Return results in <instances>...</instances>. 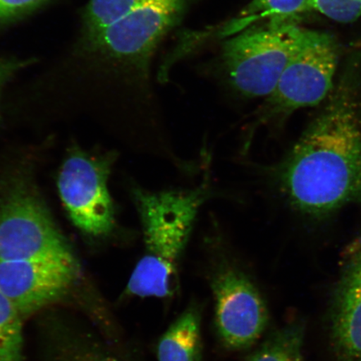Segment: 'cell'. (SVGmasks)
I'll return each mask as SVG.
<instances>
[{
  "label": "cell",
  "mask_w": 361,
  "mask_h": 361,
  "mask_svg": "<svg viewBox=\"0 0 361 361\" xmlns=\"http://www.w3.org/2000/svg\"><path fill=\"white\" fill-rule=\"evenodd\" d=\"M47 0H0V23L33 10Z\"/></svg>",
  "instance_id": "ac0fdd59"
},
{
  "label": "cell",
  "mask_w": 361,
  "mask_h": 361,
  "mask_svg": "<svg viewBox=\"0 0 361 361\" xmlns=\"http://www.w3.org/2000/svg\"><path fill=\"white\" fill-rule=\"evenodd\" d=\"M213 261L210 286L216 331L228 349L250 348L267 327V306L250 275L228 252H216Z\"/></svg>",
  "instance_id": "5b68a950"
},
{
  "label": "cell",
  "mask_w": 361,
  "mask_h": 361,
  "mask_svg": "<svg viewBox=\"0 0 361 361\" xmlns=\"http://www.w3.org/2000/svg\"><path fill=\"white\" fill-rule=\"evenodd\" d=\"M47 258L74 256L42 202L15 189L0 204V261Z\"/></svg>",
  "instance_id": "8992f818"
},
{
  "label": "cell",
  "mask_w": 361,
  "mask_h": 361,
  "mask_svg": "<svg viewBox=\"0 0 361 361\" xmlns=\"http://www.w3.org/2000/svg\"><path fill=\"white\" fill-rule=\"evenodd\" d=\"M55 361H125L100 342L87 336H68L59 343Z\"/></svg>",
  "instance_id": "9a60e30c"
},
{
  "label": "cell",
  "mask_w": 361,
  "mask_h": 361,
  "mask_svg": "<svg viewBox=\"0 0 361 361\" xmlns=\"http://www.w3.org/2000/svg\"><path fill=\"white\" fill-rule=\"evenodd\" d=\"M304 337L301 323L288 324L271 334L247 361H305Z\"/></svg>",
  "instance_id": "4fadbf2b"
},
{
  "label": "cell",
  "mask_w": 361,
  "mask_h": 361,
  "mask_svg": "<svg viewBox=\"0 0 361 361\" xmlns=\"http://www.w3.org/2000/svg\"><path fill=\"white\" fill-rule=\"evenodd\" d=\"M188 0H147L89 38L96 51L117 59L150 53L182 15Z\"/></svg>",
  "instance_id": "ba28073f"
},
{
  "label": "cell",
  "mask_w": 361,
  "mask_h": 361,
  "mask_svg": "<svg viewBox=\"0 0 361 361\" xmlns=\"http://www.w3.org/2000/svg\"><path fill=\"white\" fill-rule=\"evenodd\" d=\"M20 66V63L13 61H0V90L6 80Z\"/></svg>",
  "instance_id": "d6986e66"
},
{
  "label": "cell",
  "mask_w": 361,
  "mask_h": 361,
  "mask_svg": "<svg viewBox=\"0 0 361 361\" xmlns=\"http://www.w3.org/2000/svg\"><path fill=\"white\" fill-rule=\"evenodd\" d=\"M332 336L341 361H361V238L343 257L334 297Z\"/></svg>",
  "instance_id": "30bf717a"
},
{
  "label": "cell",
  "mask_w": 361,
  "mask_h": 361,
  "mask_svg": "<svg viewBox=\"0 0 361 361\" xmlns=\"http://www.w3.org/2000/svg\"><path fill=\"white\" fill-rule=\"evenodd\" d=\"M314 0H252L224 25L220 36L229 38L248 27L274 20H297L302 13L314 10Z\"/></svg>",
  "instance_id": "7c38bea8"
},
{
  "label": "cell",
  "mask_w": 361,
  "mask_h": 361,
  "mask_svg": "<svg viewBox=\"0 0 361 361\" xmlns=\"http://www.w3.org/2000/svg\"><path fill=\"white\" fill-rule=\"evenodd\" d=\"M108 174L106 161L75 154L68 158L59 176V192L68 214L79 228L90 235H106L115 224Z\"/></svg>",
  "instance_id": "52a82bcc"
},
{
  "label": "cell",
  "mask_w": 361,
  "mask_h": 361,
  "mask_svg": "<svg viewBox=\"0 0 361 361\" xmlns=\"http://www.w3.org/2000/svg\"><path fill=\"white\" fill-rule=\"evenodd\" d=\"M355 74L345 72L295 146L270 166L273 186L300 214L322 218L361 202V97Z\"/></svg>",
  "instance_id": "6da1fadb"
},
{
  "label": "cell",
  "mask_w": 361,
  "mask_h": 361,
  "mask_svg": "<svg viewBox=\"0 0 361 361\" xmlns=\"http://www.w3.org/2000/svg\"><path fill=\"white\" fill-rule=\"evenodd\" d=\"M22 316L0 290V361H23Z\"/></svg>",
  "instance_id": "5bb4252c"
},
{
  "label": "cell",
  "mask_w": 361,
  "mask_h": 361,
  "mask_svg": "<svg viewBox=\"0 0 361 361\" xmlns=\"http://www.w3.org/2000/svg\"><path fill=\"white\" fill-rule=\"evenodd\" d=\"M147 0H90L85 26L88 38L121 19Z\"/></svg>",
  "instance_id": "2e32d148"
},
{
  "label": "cell",
  "mask_w": 361,
  "mask_h": 361,
  "mask_svg": "<svg viewBox=\"0 0 361 361\" xmlns=\"http://www.w3.org/2000/svg\"><path fill=\"white\" fill-rule=\"evenodd\" d=\"M314 10L334 21L353 22L361 17V0H314Z\"/></svg>",
  "instance_id": "e0dca14e"
},
{
  "label": "cell",
  "mask_w": 361,
  "mask_h": 361,
  "mask_svg": "<svg viewBox=\"0 0 361 361\" xmlns=\"http://www.w3.org/2000/svg\"><path fill=\"white\" fill-rule=\"evenodd\" d=\"M210 188L207 178L189 189L135 191L146 252L129 279L126 295L166 298L173 295L180 257L198 212L211 195Z\"/></svg>",
  "instance_id": "7a4b0ae2"
},
{
  "label": "cell",
  "mask_w": 361,
  "mask_h": 361,
  "mask_svg": "<svg viewBox=\"0 0 361 361\" xmlns=\"http://www.w3.org/2000/svg\"><path fill=\"white\" fill-rule=\"evenodd\" d=\"M202 350L201 314L192 305L162 335L157 348L158 361H200Z\"/></svg>",
  "instance_id": "8fae6325"
},
{
  "label": "cell",
  "mask_w": 361,
  "mask_h": 361,
  "mask_svg": "<svg viewBox=\"0 0 361 361\" xmlns=\"http://www.w3.org/2000/svg\"><path fill=\"white\" fill-rule=\"evenodd\" d=\"M305 31L296 20H274L229 37L224 44L223 60L233 88L247 98L269 97Z\"/></svg>",
  "instance_id": "277c9868"
},
{
  "label": "cell",
  "mask_w": 361,
  "mask_h": 361,
  "mask_svg": "<svg viewBox=\"0 0 361 361\" xmlns=\"http://www.w3.org/2000/svg\"><path fill=\"white\" fill-rule=\"evenodd\" d=\"M338 45L334 36L307 30L279 80L248 126L245 150L259 130L279 128L293 111L326 101L335 87Z\"/></svg>",
  "instance_id": "3957f363"
},
{
  "label": "cell",
  "mask_w": 361,
  "mask_h": 361,
  "mask_svg": "<svg viewBox=\"0 0 361 361\" xmlns=\"http://www.w3.org/2000/svg\"><path fill=\"white\" fill-rule=\"evenodd\" d=\"M78 274L74 258L0 261V290L24 317L61 299Z\"/></svg>",
  "instance_id": "9c48e42d"
}]
</instances>
